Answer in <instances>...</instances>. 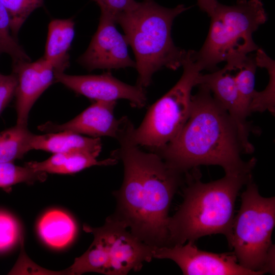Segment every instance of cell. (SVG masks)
Listing matches in <instances>:
<instances>
[{
  "label": "cell",
  "instance_id": "obj_20",
  "mask_svg": "<svg viewBox=\"0 0 275 275\" xmlns=\"http://www.w3.org/2000/svg\"><path fill=\"white\" fill-rule=\"evenodd\" d=\"M257 67L265 68L269 75V81L265 89L255 91L249 106L250 114L268 111L275 113V68L274 61L261 48L256 50L255 57Z\"/></svg>",
  "mask_w": 275,
  "mask_h": 275
},
{
  "label": "cell",
  "instance_id": "obj_18",
  "mask_svg": "<svg viewBox=\"0 0 275 275\" xmlns=\"http://www.w3.org/2000/svg\"><path fill=\"white\" fill-rule=\"evenodd\" d=\"M38 230L40 236L48 245L60 249L73 240L76 233V226L68 214L54 209L43 215L38 223Z\"/></svg>",
  "mask_w": 275,
  "mask_h": 275
},
{
  "label": "cell",
  "instance_id": "obj_2",
  "mask_svg": "<svg viewBox=\"0 0 275 275\" xmlns=\"http://www.w3.org/2000/svg\"><path fill=\"white\" fill-rule=\"evenodd\" d=\"M198 86L182 129L170 143L153 152L183 174L202 165L221 167L225 173L252 174L257 160L242 159L244 148L233 121L207 87Z\"/></svg>",
  "mask_w": 275,
  "mask_h": 275
},
{
  "label": "cell",
  "instance_id": "obj_26",
  "mask_svg": "<svg viewBox=\"0 0 275 275\" xmlns=\"http://www.w3.org/2000/svg\"><path fill=\"white\" fill-rule=\"evenodd\" d=\"M16 86L17 78L14 73H0V114L15 96Z\"/></svg>",
  "mask_w": 275,
  "mask_h": 275
},
{
  "label": "cell",
  "instance_id": "obj_10",
  "mask_svg": "<svg viewBox=\"0 0 275 275\" xmlns=\"http://www.w3.org/2000/svg\"><path fill=\"white\" fill-rule=\"evenodd\" d=\"M114 16L100 11L99 24L87 50L77 60L89 71L136 67L125 36L116 28Z\"/></svg>",
  "mask_w": 275,
  "mask_h": 275
},
{
  "label": "cell",
  "instance_id": "obj_3",
  "mask_svg": "<svg viewBox=\"0 0 275 275\" xmlns=\"http://www.w3.org/2000/svg\"><path fill=\"white\" fill-rule=\"evenodd\" d=\"M197 168L185 173L183 200L168 223V246L183 244L214 234L231 236L235 203L240 189L252 174L225 173L207 183L201 181Z\"/></svg>",
  "mask_w": 275,
  "mask_h": 275
},
{
  "label": "cell",
  "instance_id": "obj_27",
  "mask_svg": "<svg viewBox=\"0 0 275 275\" xmlns=\"http://www.w3.org/2000/svg\"><path fill=\"white\" fill-rule=\"evenodd\" d=\"M99 6L100 11L115 17L131 8L136 3L135 0H93Z\"/></svg>",
  "mask_w": 275,
  "mask_h": 275
},
{
  "label": "cell",
  "instance_id": "obj_7",
  "mask_svg": "<svg viewBox=\"0 0 275 275\" xmlns=\"http://www.w3.org/2000/svg\"><path fill=\"white\" fill-rule=\"evenodd\" d=\"M182 74L176 84L148 109L138 128L132 124L129 136L133 143L153 152L170 143L187 121L191 105V91L202 71L187 50Z\"/></svg>",
  "mask_w": 275,
  "mask_h": 275
},
{
  "label": "cell",
  "instance_id": "obj_19",
  "mask_svg": "<svg viewBox=\"0 0 275 275\" xmlns=\"http://www.w3.org/2000/svg\"><path fill=\"white\" fill-rule=\"evenodd\" d=\"M33 134L27 126L17 124L0 132V163L13 162L32 150Z\"/></svg>",
  "mask_w": 275,
  "mask_h": 275
},
{
  "label": "cell",
  "instance_id": "obj_11",
  "mask_svg": "<svg viewBox=\"0 0 275 275\" xmlns=\"http://www.w3.org/2000/svg\"><path fill=\"white\" fill-rule=\"evenodd\" d=\"M56 82L63 84L75 93L95 101H116L125 99L135 107L147 103L145 89L137 85H130L112 75L109 72L100 75H72L56 73Z\"/></svg>",
  "mask_w": 275,
  "mask_h": 275
},
{
  "label": "cell",
  "instance_id": "obj_24",
  "mask_svg": "<svg viewBox=\"0 0 275 275\" xmlns=\"http://www.w3.org/2000/svg\"><path fill=\"white\" fill-rule=\"evenodd\" d=\"M10 20L11 34L17 39L21 26L36 9L42 6L44 0H1Z\"/></svg>",
  "mask_w": 275,
  "mask_h": 275
},
{
  "label": "cell",
  "instance_id": "obj_5",
  "mask_svg": "<svg viewBox=\"0 0 275 275\" xmlns=\"http://www.w3.org/2000/svg\"><path fill=\"white\" fill-rule=\"evenodd\" d=\"M210 18L205 41L199 51L193 50V56L202 70L213 71L222 62L235 67L256 51L253 34L267 20L260 0H237L232 6L219 3Z\"/></svg>",
  "mask_w": 275,
  "mask_h": 275
},
{
  "label": "cell",
  "instance_id": "obj_1",
  "mask_svg": "<svg viewBox=\"0 0 275 275\" xmlns=\"http://www.w3.org/2000/svg\"><path fill=\"white\" fill-rule=\"evenodd\" d=\"M131 124H126L117 139L119 147L111 154L124 167L122 184L114 192L117 208L113 216L145 243L168 246L169 211L185 174L169 166L157 153L145 152L133 143L129 136Z\"/></svg>",
  "mask_w": 275,
  "mask_h": 275
},
{
  "label": "cell",
  "instance_id": "obj_6",
  "mask_svg": "<svg viewBox=\"0 0 275 275\" xmlns=\"http://www.w3.org/2000/svg\"><path fill=\"white\" fill-rule=\"evenodd\" d=\"M245 185L228 241L241 266L260 274H274L275 198L261 196L253 178Z\"/></svg>",
  "mask_w": 275,
  "mask_h": 275
},
{
  "label": "cell",
  "instance_id": "obj_15",
  "mask_svg": "<svg viewBox=\"0 0 275 275\" xmlns=\"http://www.w3.org/2000/svg\"><path fill=\"white\" fill-rule=\"evenodd\" d=\"M74 24L72 18L54 19L49 23L42 57L52 66L56 73L64 72L69 66V51L74 37Z\"/></svg>",
  "mask_w": 275,
  "mask_h": 275
},
{
  "label": "cell",
  "instance_id": "obj_28",
  "mask_svg": "<svg viewBox=\"0 0 275 275\" xmlns=\"http://www.w3.org/2000/svg\"><path fill=\"white\" fill-rule=\"evenodd\" d=\"M218 3L217 0H197L200 9L210 17L214 12Z\"/></svg>",
  "mask_w": 275,
  "mask_h": 275
},
{
  "label": "cell",
  "instance_id": "obj_17",
  "mask_svg": "<svg viewBox=\"0 0 275 275\" xmlns=\"http://www.w3.org/2000/svg\"><path fill=\"white\" fill-rule=\"evenodd\" d=\"M32 150H40L53 154L73 151H85L99 155L102 149L100 138L87 137L74 132L64 131L34 134Z\"/></svg>",
  "mask_w": 275,
  "mask_h": 275
},
{
  "label": "cell",
  "instance_id": "obj_12",
  "mask_svg": "<svg viewBox=\"0 0 275 275\" xmlns=\"http://www.w3.org/2000/svg\"><path fill=\"white\" fill-rule=\"evenodd\" d=\"M12 69L17 78L14 96L16 124L27 126L29 114L34 104L56 82V72L43 57L33 62L12 64Z\"/></svg>",
  "mask_w": 275,
  "mask_h": 275
},
{
  "label": "cell",
  "instance_id": "obj_4",
  "mask_svg": "<svg viewBox=\"0 0 275 275\" xmlns=\"http://www.w3.org/2000/svg\"><path fill=\"white\" fill-rule=\"evenodd\" d=\"M190 8L181 4L168 8L154 0H142L115 17L134 54L136 85L145 89L156 71L182 66L187 51L175 46L171 30L174 19Z\"/></svg>",
  "mask_w": 275,
  "mask_h": 275
},
{
  "label": "cell",
  "instance_id": "obj_22",
  "mask_svg": "<svg viewBox=\"0 0 275 275\" xmlns=\"http://www.w3.org/2000/svg\"><path fill=\"white\" fill-rule=\"evenodd\" d=\"M46 173L36 171L24 166L20 167L13 162L0 163V188L6 190L20 183L33 184L43 182L46 179Z\"/></svg>",
  "mask_w": 275,
  "mask_h": 275
},
{
  "label": "cell",
  "instance_id": "obj_8",
  "mask_svg": "<svg viewBox=\"0 0 275 275\" xmlns=\"http://www.w3.org/2000/svg\"><path fill=\"white\" fill-rule=\"evenodd\" d=\"M85 231L94 235L104 252L107 275H125L138 271L145 262H150L154 246L141 241L126 226L113 216H108L101 227L84 225Z\"/></svg>",
  "mask_w": 275,
  "mask_h": 275
},
{
  "label": "cell",
  "instance_id": "obj_9",
  "mask_svg": "<svg viewBox=\"0 0 275 275\" xmlns=\"http://www.w3.org/2000/svg\"><path fill=\"white\" fill-rule=\"evenodd\" d=\"M153 256L173 261L185 275H260L241 266L233 252H206L191 241L186 244L154 247Z\"/></svg>",
  "mask_w": 275,
  "mask_h": 275
},
{
  "label": "cell",
  "instance_id": "obj_25",
  "mask_svg": "<svg viewBox=\"0 0 275 275\" xmlns=\"http://www.w3.org/2000/svg\"><path fill=\"white\" fill-rule=\"evenodd\" d=\"M19 235V225L15 218L0 211V252L12 247L17 241Z\"/></svg>",
  "mask_w": 275,
  "mask_h": 275
},
{
  "label": "cell",
  "instance_id": "obj_23",
  "mask_svg": "<svg viewBox=\"0 0 275 275\" xmlns=\"http://www.w3.org/2000/svg\"><path fill=\"white\" fill-rule=\"evenodd\" d=\"M4 53L11 57L12 64L31 61L17 39L12 35L9 16L0 0V56Z\"/></svg>",
  "mask_w": 275,
  "mask_h": 275
},
{
  "label": "cell",
  "instance_id": "obj_16",
  "mask_svg": "<svg viewBox=\"0 0 275 275\" xmlns=\"http://www.w3.org/2000/svg\"><path fill=\"white\" fill-rule=\"evenodd\" d=\"M98 156L85 151L58 153L43 161H31L25 165L46 174H71L94 166H112L118 162L112 156L98 160Z\"/></svg>",
  "mask_w": 275,
  "mask_h": 275
},
{
  "label": "cell",
  "instance_id": "obj_13",
  "mask_svg": "<svg viewBox=\"0 0 275 275\" xmlns=\"http://www.w3.org/2000/svg\"><path fill=\"white\" fill-rule=\"evenodd\" d=\"M199 85L207 87L228 113L238 129L245 154L252 153L254 148L249 136L253 130L246 120L250 114L241 101L232 71L225 66L210 73H201L197 79V86Z\"/></svg>",
  "mask_w": 275,
  "mask_h": 275
},
{
  "label": "cell",
  "instance_id": "obj_14",
  "mask_svg": "<svg viewBox=\"0 0 275 275\" xmlns=\"http://www.w3.org/2000/svg\"><path fill=\"white\" fill-rule=\"evenodd\" d=\"M116 101H95L69 121L62 124L51 122L38 127L46 133L70 131L91 137L109 136L117 139L123 129L126 117L116 118Z\"/></svg>",
  "mask_w": 275,
  "mask_h": 275
},
{
  "label": "cell",
  "instance_id": "obj_21",
  "mask_svg": "<svg viewBox=\"0 0 275 275\" xmlns=\"http://www.w3.org/2000/svg\"><path fill=\"white\" fill-rule=\"evenodd\" d=\"M230 69L233 74L241 101L249 114V106L255 89V73L257 67L255 58L249 55L238 65Z\"/></svg>",
  "mask_w": 275,
  "mask_h": 275
}]
</instances>
